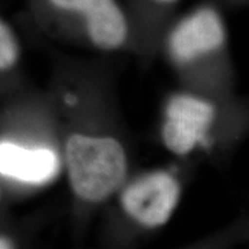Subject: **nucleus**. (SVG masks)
<instances>
[{"label":"nucleus","mask_w":249,"mask_h":249,"mask_svg":"<svg viewBox=\"0 0 249 249\" xmlns=\"http://www.w3.org/2000/svg\"><path fill=\"white\" fill-rule=\"evenodd\" d=\"M49 2L65 11L82 12L88 18L90 38L101 49H118L126 40V18L114 0H49Z\"/></svg>","instance_id":"nucleus-5"},{"label":"nucleus","mask_w":249,"mask_h":249,"mask_svg":"<svg viewBox=\"0 0 249 249\" xmlns=\"http://www.w3.org/2000/svg\"><path fill=\"white\" fill-rule=\"evenodd\" d=\"M214 110L209 103L180 95L171 99L166 107L167 120L163 127V140L174 154L186 155L197 143L208 147L207 129Z\"/></svg>","instance_id":"nucleus-3"},{"label":"nucleus","mask_w":249,"mask_h":249,"mask_svg":"<svg viewBox=\"0 0 249 249\" xmlns=\"http://www.w3.org/2000/svg\"><path fill=\"white\" fill-rule=\"evenodd\" d=\"M64 102L66 103L67 105L71 107V105H74L77 102V98H76V96L71 95V93H66V95H65V97H64Z\"/></svg>","instance_id":"nucleus-8"},{"label":"nucleus","mask_w":249,"mask_h":249,"mask_svg":"<svg viewBox=\"0 0 249 249\" xmlns=\"http://www.w3.org/2000/svg\"><path fill=\"white\" fill-rule=\"evenodd\" d=\"M180 188L172 176L151 173L124 189L121 203L124 211L142 225L156 227L170 219L179 201Z\"/></svg>","instance_id":"nucleus-2"},{"label":"nucleus","mask_w":249,"mask_h":249,"mask_svg":"<svg viewBox=\"0 0 249 249\" xmlns=\"http://www.w3.org/2000/svg\"><path fill=\"white\" fill-rule=\"evenodd\" d=\"M225 40V30L220 18L210 8L196 12L173 31L171 51L180 61L192 59L220 48Z\"/></svg>","instance_id":"nucleus-4"},{"label":"nucleus","mask_w":249,"mask_h":249,"mask_svg":"<svg viewBox=\"0 0 249 249\" xmlns=\"http://www.w3.org/2000/svg\"><path fill=\"white\" fill-rule=\"evenodd\" d=\"M2 202V191H1V185H0V204Z\"/></svg>","instance_id":"nucleus-9"},{"label":"nucleus","mask_w":249,"mask_h":249,"mask_svg":"<svg viewBox=\"0 0 249 249\" xmlns=\"http://www.w3.org/2000/svg\"><path fill=\"white\" fill-rule=\"evenodd\" d=\"M21 48L14 30L0 17V79L17 70Z\"/></svg>","instance_id":"nucleus-7"},{"label":"nucleus","mask_w":249,"mask_h":249,"mask_svg":"<svg viewBox=\"0 0 249 249\" xmlns=\"http://www.w3.org/2000/svg\"><path fill=\"white\" fill-rule=\"evenodd\" d=\"M58 158L48 148H27L0 140V176L28 185H42L55 176Z\"/></svg>","instance_id":"nucleus-6"},{"label":"nucleus","mask_w":249,"mask_h":249,"mask_svg":"<svg viewBox=\"0 0 249 249\" xmlns=\"http://www.w3.org/2000/svg\"><path fill=\"white\" fill-rule=\"evenodd\" d=\"M160 1H163V2H171V1H174V0H160Z\"/></svg>","instance_id":"nucleus-10"},{"label":"nucleus","mask_w":249,"mask_h":249,"mask_svg":"<svg viewBox=\"0 0 249 249\" xmlns=\"http://www.w3.org/2000/svg\"><path fill=\"white\" fill-rule=\"evenodd\" d=\"M66 161L74 192L89 202L107 198L126 176V155L120 143L111 138L71 136L66 144Z\"/></svg>","instance_id":"nucleus-1"}]
</instances>
